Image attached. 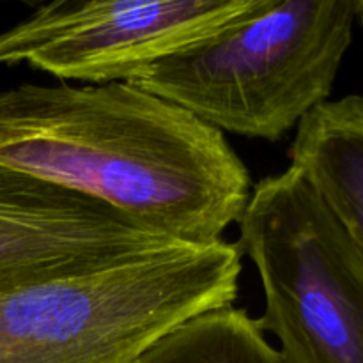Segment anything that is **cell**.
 Instances as JSON below:
<instances>
[{
	"instance_id": "cell-1",
	"label": "cell",
	"mask_w": 363,
	"mask_h": 363,
	"mask_svg": "<svg viewBox=\"0 0 363 363\" xmlns=\"http://www.w3.org/2000/svg\"><path fill=\"white\" fill-rule=\"evenodd\" d=\"M0 165L96 199L186 245L222 241L252 191L225 135L126 82L0 92Z\"/></svg>"
},
{
	"instance_id": "cell-2",
	"label": "cell",
	"mask_w": 363,
	"mask_h": 363,
	"mask_svg": "<svg viewBox=\"0 0 363 363\" xmlns=\"http://www.w3.org/2000/svg\"><path fill=\"white\" fill-rule=\"evenodd\" d=\"M236 243L177 245L98 272L0 291V363H131L240 293Z\"/></svg>"
},
{
	"instance_id": "cell-3",
	"label": "cell",
	"mask_w": 363,
	"mask_h": 363,
	"mask_svg": "<svg viewBox=\"0 0 363 363\" xmlns=\"http://www.w3.org/2000/svg\"><path fill=\"white\" fill-rule=\"evenodd\" d=\"M353 23V0H257L130 84L220 133L277 142L328 101Z\"/></svg>"
},
{
	"instance_id": "cell-4",
	"label": "cell",
	"mask_w": 363,
	"mask_h": 363,
	"mask_svg": "<svg viewBox=\"0 0 363 363\" xmlns=\"http://www.w3.org/2000/svg\"><path fill=\"white\" fill-rule=\"evenodd\" d=\"M238 225L284 363H363V255L300 170L252 186Z\"/></svg>"
},
{
	"instance_id": "cell-5",
	"label": "cell",
	"mask_w": 363,
	"mask_h": 363,
	"mask_svg": "<svg viewBox=\"0 0 363 363\" xmlns=\"http://www.w3.org/2000/svg\"><path fill=\"white\" fill-rule=\"evenodd\" d=\"M257 0H57L0 34V64L27 62L59 80L137 82L211 38Z\"/></svg>"
},
{
	"instance_id": "cell-6",
	"label": "cell",
	"mask_w": 363,
	"mask_h": 363,
	"mask_svg": "<svg viewBox=\"0 0 363 363\" xmlns=\"http://www.w3.org/2000/svg\"><path fill=\"white\" fill-rule=\"evenodd\" d=\"M186 245L96 199L0 165V291Z\"/></svg>"
},
{
	"instance_id": "cell-7",
	"label": "cell",
	"mask_w": 363,
	"mask_h": 363,
	"mask_svg": "<svg viewBox=\"0 0 363 363\" xmlns=\"http://www.w3.org/2000/svg\"><path fill=\"white\" fill-rule=\"evenodd\" d=\"M289 160L363 255V96L328 99L305 116Z\"/></svg>"
},
{
	"instance_id": "cell-8",
	"label": "cell",
	"mask_w": 363,
	"mask_h": 363,
	"mask_svg": "<svg viewBox=\"0 0 363 363\" xmlns=\"http://www.w3.org/2000/svg\"><path fill=\"white\" fill-rule=\"evenodd\" d=\"M131 363H284L257 319L243 308H216L186 319Z\"/></svg>"
},
{
	"instance_id": "cell-9",
	"label": "cell",
	"mask_w": 363,
	"mask_h": 363,
	"mask_svg": "<svg viewBox=\"0 0 363 363\" xmlns=\"http://www.w3.org/2000/svg\"><path fill=\"white\" fill-rule=\"evenodd\" d=\"M354 7V20L363 27V0H353Z\"/></svg>"
}]
</instances>
